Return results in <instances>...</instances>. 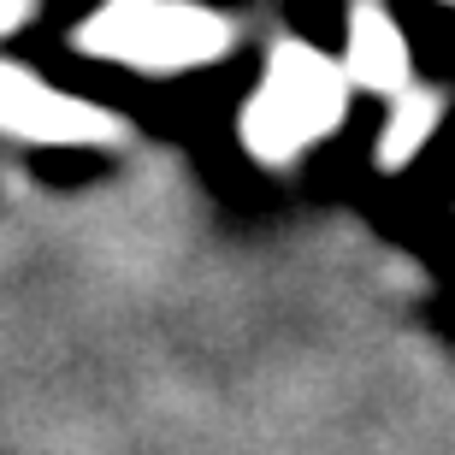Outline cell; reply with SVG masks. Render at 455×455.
<instances>
[{"instance_id":"cell-3","label":"cell","mask_w":455,"mask_h":455,"mask_svg":"<svg viewBox=\"0 0 455 455\" xmlns=\"http://www.w3.org/2000/svg\"><path fill=\"white\" fill-rule=\"evenodd\" d=\"M0 131L24 142H95L107 136V118L77 95H60L36 71H18L0 60Z\"/></svg>"},{"instance_id":"cell-4","label":"cell","mask_w":455,"mask_h":455,"mask_svg":"<svg viewBox=\"0 0 455 455\" xmlns=\"http://www.w3.org/2000/svg\"><path fill=\"white\" fill-rule=\"evenodd\" d=\"M343 77L361 89H403L408 77V42L379 6H361L349 30V60H338Z\"/></svg>"},{"instance_id":"cell-1","label":"cell","mask_w":455,"mask_h":455,"mask_svg":"<svg viewBox=\"0 0 455 455\" xmlns=\"http://www.w3.org/2000/svg\"><path fill=\"white\" fill-rule=\"evenodd\" d=\"M343 107H349V77L338 60L314 48H278L267 66V84L254 89L243 131H249V148L278 166L290 154H302L307 142L338 131Z\"/></svg>"},{"instance_id":"cell-2","label":"cell","mask_w":455,"mask_h":455,"mask_svg":"<svg viewBox=\"0 0 455 455\" xmlns=\"http://www.w3.org/2000/svg\"><path fill=\"white\" fill-rule=\"evenodd\" d=\"M84 48L131 71H196L225 53V24L178 0H107L84 24Z\"/></svg>"},{"instance_id":"cell-5","label":"cell","mask_w":455,"mask_h":455,"mask_svg":"<svg viewBox=\"0 0 455 455\" xmlns=\"http://www.w3.org/2000/svg\"><path fill=\"white\" fill-rule=\"evenodd\" d=\"M438 113H443L438 95H414V101L396 107V118H390V131H385V148H379V154H385V166L414 160V154H420V142L438 131Z\"/></svg>"},{"instance_id":"cell-6","label":"cell","mask_w":455,"mask_h":455,"mask_svg":"<svg viewBox=\"0 0 455 455\" xmlns=\"http://www.w3.org/2000/svg\"><path fill=\"white\" fill-rule=\"evenodd\" d=\"M18 18H24V0H0V30H12Z\"/></svg>"}]
</instances>
